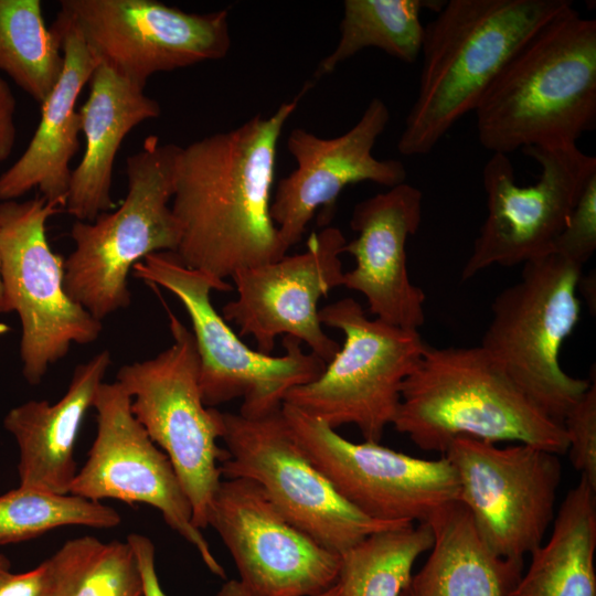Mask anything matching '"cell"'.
Returning <instances> with one entry per match:
<instances>
[{
  "instance_id": "obj_36",
  "label": "cell",
  "mask_w": 596,
  "mask_h": 596,
  "mask_svg": "<svg viewBox=\"0 0 596 596\" xmlns=\"http://www.w3.org/2000/svg\"><path fill=\"white\" fill-rule=\"evenodd\" d=\"M215 596H249L246 589L243 587V585L240 583L238 579H228L226 581ZM318 596H339V588L336 584L327 592L318 595Z\"/></svg>"
},
{
  "instance_id": "obj_27",
  "label": "cell",
  "mask_w": 596,
  "mask_h": 596,
  "mask_svg": "<svg viewBox=\"0 0 596 596\" xmlns=\"http://www.w3.org/2000/svg\"><path fill=\"white\" fill-rule=\"evenodd\" d=\"M428 522L375 532L340 554L339 596H400L415 561L429 551Z\"/></svg>"
},
{
  "instance_id": "obj_23",
  "label": "cell",
  "mask_w": 596,
  "mask_h": 596,
  "mask_svg": "<svg viewBox=\"0 0 596 596\" xmlns=\"http://www.w3.org/2000/svg\"><path fill=\"white\" fill-rule=\"evenodd\" d=\"M88 83V98L78 110L85 151L72 170L64 205L83 222L114 209L113 170L123 140L136 126L161 114L156 99L103 64H97Z\"/></svg>"
},
{
  "instance_id": "obj_14",
  "label": "cell",
  "mask_w": 596,
  "mask_h": 596,
  "mask_svg": "<svg viewBox=\"0 0 596 596\" xmlns=\"http://www.w3.org/2000/svg\"><path fill=\"white\" fill-rule=\"evenodd\" d=\"M444 456L455 468L458 501L481 541L496 556L523 564L543 543L555 517L558 455L526 444L498 447L459 437Z\"/></svg>"
},
{
  "instance_id": "obj_19",
  "label": "cell",
  "mask_w": 596,
  "mask_h": 596,
  "mask_svg": "<svg viewBox=\"0 0 596 596\" xmlns=\"http://www.w3.org/2000/svg\"><path fill=\"white\" fill-rule=\"evenodd\" d=\"M390 117L387 105L375 97L355 125L340 136L322 138L304 128L290 131L287 149L297 167L279 180L270 204L272 220L287 251L300 242L319 207L327 226L348 185L369 181L392 188L406 182L402 161L373 155Z\"/></svg>"
},
{
  "instance_id": "obj_1",
  "label": "cell",
  "mask_w": 596,
  "mask_h": 596,
  "mask_svg": "<svg viewBox=\"0 0 596 596\" xmlns=\"http://www.w3.org/2000/svg\"><path fill=\"white\" fill-rule=\"evenodd\" d=\"M305 85L272 115L181 147L171 210L184 265L225 281L287 254L270 216L278 139L308 92Z\"/></svg>"
},
{
  "instance_id": "obj_18",
  "label": "cell",
  "mask_w": 596,
  "mask_h": 596,
  "mask_svg": "<svg viewBox=\"0 0 596 596\" xmlns=\"http://www.w3.org/2000/svg\"><path fill=\"white\" fill-rule=\"evenodd\" d=\"M345 243L340 228L327 225L310 235L304 252L236 272L231 279L237 297L222 308V317L238 328V337L254 338L264 354H272L283 334L328 363L340 344L324 333L318 304L342 286Z\"/></svg>"
},
{
  "instance_id": "obj_10",
  "label": "cell",
  "mask_w": 596,
  "mask_h": 596,
  "mask_svg": "<svg viewBox=\"0 0 596 596\" xmlns=\"http://www.w3.org/2000/svg\"><path fill=\"white\" fill-rule=\"evenodd\" d=\"M61 206L35 196L0 202L2 281L9 312L21 324L20 359L26 382L38 385L73 343L97 340L103 326L64 288V259L46 237Z\"/></svg>"
},
{
  "instance_id": "obj_21",
  "label": "cell",
  "mask_w": 596,
  "mask_h": 596,
  "mask_svg": "<svg viewBox=\"0 0 596 596\" xmlns=\"http://www.w3.org/2000/svg\"><path fill=\"white\" fill-rule=\"evenodd\" d=\"M52 29L61 40L63 71L41 105V119L26 149L0 175V202L17 200L32 189L61 207L66 202L71 161L79 149L81 116L75 105L98 63L62 9Z\"/></svg>"
},
{
  "instance_id": "obj_3",
  "label": "cell",
  "mask_w": 596,
  "mask_h": 596,
  "mask_svg": "<svg viewBox=\"0 0 596 596\" xmlns=\"http://www.w3.org/2000/svg\"><path fill=\"white\" fill-rule=\"evenodd\" d=\"M480 145L509 155L577 145L596 127V21L573 4L514 54L475 109Z\"/></svg>"
},
{
  "instance_id": "obj_25",
  "label": "cell",
  "mask_w": 596,
  "mask_h": 596,
  "mask_svg": "<svg viewBox=\"0 0 596 596\" xmlns=\"http://www.w3.org/2000/svg\"><path fill=\"white\" fill-rule=\"evenodd\" d=\"M596 489L581 476L508 596H596Z\"/></svg>"
},
{
  "instance_id": "obj_12",
  "label": "cell",
  "mask_w": 596,
  "mask_h": 596,
  "mask_svg": "<svg viewBox=\"0 0 596 596\" xmlns=\"http://www.w3.org/2000/svg\"><path fill=\"white\" fill-rule=\"evenodd\" d=\"M286 426L339 494L368 518L423 523L458 501L455 468L443 456L423 459L379 443H352L324 422L284 403Z\"/></svg>"
},
{
  "instance_id": "obj_17",
  "label": "cell",
  "mask_w": 596,
  "mask_h": 596,
  "mask_svg": "<svg viewBox=\"0 0 596 596\" xmlns=\"http://www.w3.org/2000/svg\"><path fill=\"white\" fill-rule=\"evenodd\" d=\"M207 526L225 544L249 596H318L337 584L340 554L289 522L253 481L221 480Z\"/></svg>"
},
{
  "instance_id": "obj_20",
  "label": "cell",
  "mask_w": 596,
  "mask_h": 596,
  "mask_svg": "<svg viewBox=\"0 0 596 596\" xmlns=\"http://www.w3.org/2000/svg\"><path fill=\"white\" fill-rule=\"evenodd\" d=\"M422 204L421 190L407 182L362 200L350 220L356 237L344 246L355 266L344 272L342 286L363 295L375 318L411 330L425 322L426 296L409 278L406 253Z\"/></svg>"
},
{
  "instance_id": "obj_32",
  "label": "cell",
  "mask_w": 596,
  "mask_h": 596,
  "mask_svg": "<svg viewBox=\"0 0 596 596\" xmlns=\"http://www.w3.org/2000/svg\"><path fill=\"white\" fill-rule=\"evenodd\" d=\"M573 467L596 489V383L593 377L586 393L563 421Z\"/></svg>"
},
{
  "instance_id": "obj_5",
  "label": "cell",
  "mask_w": 596,
  "mask_h": 596,
  "mask_svg": "<svg viewBox=\"0 0 596 596\" xmlns=\"http://www.w3.org/2000/svg\"><path fill=\"white\" fill-rule=\"evenodd\" d=\"M181 147L148 136L126 159L127 193L92 222L75 221L74 249L64 259L68 296L102 321L129 307L128 275L146 256L177 252L181 231L170 201Z\"/></svg>"
},
{
  "instance_id": "obj_22",
  "label": "cell",
  "mask_w": 596,
  "mask_h": 596,
  "mask_svg": "<svg viewBox=\"0 0 596 596\" xmlns=\"http://www.w3.org/2000/svg\"><path fill=\"white\" fill-rule=\"evenodd\" d=\"M110 364V353L104 350L74 369L67 391L57 402L31 400L7 413L3 427L19 450V486L70 493L77 472L78 432Z\"/></svg>"
},
{
  "instance_id": "obj_6",
  "label": "cell",
  "mask_w": 596,
  "mask_h": 596,
  "mask_svg": "<svg viewBox=\"0 0 596 596\" xmlns=\"http://www.w3.org/2000/svg\"><path fill=\"white\" fill-rule=\"evenodd\" d=\"M135 277L160 286L182 304L192 324L199 355V383L209 407L242 398L240 413L258 418L278 412L287 393L317 380L326 362L305 352L301 342L285 336L284 354L275 356L242 341L212 301L211 291H231L226 281L183 264L174 252H157L132 268Z\"/></svg>"
},
{
  "instance_id": "obj_35",
  "label": "cell",
  "mask_w": 596,
  "mask_h": 596,
  "mask_svg": "<svg viewBox=\"0 0 596 596\" xmlns=\"http://www.w3.org/2000/svg\"><path fill=\"white\" fill-rule=\"evenodd\" d=\"M15 98L8 83L0 77V162L7 160L15 143Z\"/></svg>"
},
{
  "instance_id": "obj_38",
  "label": "cell",
  "mask_w": 596,
  "mask_h": 596,
  "mask_svg": "<svg viewBox=\"0 0 596 596\" xmlns=\"http://www.w3.org/2000/svg\"><path fill=\"white\" fill-rule=\"evenodd\" d=\"M11 563L9 558L0 552V576L10 572Z\"/></svg>"
},
{
  "instance_id": "obj_4",
  "label": "cell",
  "mask_w": 596,
  "mask_h": 596,
  "mask_svg": "<svg viewBox=\"0 0 596 596\" xmlns=\"http://www.w3.org/2000/svg\"><path fill=\"white\" fill-rule=\"evenodd\" d=\"M416 446L445 454L459 437L518 441L563 455V425L542 412L480 345H427L402 386L392 423Z\"/></svg>"
},
{
  "instance_id": "obj_8",
  "label": "cell",
  "mask_w": 596,
  "mask_h": 596,
  "mask_svg": "<svg viewBox=\"0 0 596 596\" xmlns=\"http://www.w3.org/2000/svg\"><path fill=\"white\" fill-rule=\"evenodd\" d=\"M319 319L343 333V344L317 380L290 390L284 403L334 429L353 424L366 441L379 443L427 344L418 330L369 318L351 297L319 309Z\"/></svg>"
},
{
  "instance_id": "obj_26",
  "label": "cell",
  "mask_w": 596,
  "mask_h": 596,
  "mask_svg": "<svg viewBox=\"0 0 596 596\" xmlns=\"http://www.w3.org/2000/svg\"><path fill=\"white\" fill-rule=\"evenodd\" d=\"M424 0H345L340 38L334 50L323 57L313 74L321 78L368 47H376L405 63L421 55L424 25L421 12L429 7L437 12L443 2Z\"/></svg>"
},
{
  "instance_id": "obj_28",
  "label": "cell",
  "mask_w": 596,
  "mask_h": 596,
  "mask_svg": "<svg viewBox=\"0 0 596 596\" xmlns=\"http://www.w3.org/2000/svg\"><path fill=\"white\" fill-rule=\"evenodd\" d=\"M64 66L61 40L39 0H0V71L42 105Z\"/></svg>"
},
{
  "instance_id": "obj_33",
  "label": "cell",
  "mask_w": 596,
  "mask_h": 596,
  "mask_svg": "<svg viewBox=\"0 0 596 596\" xmlns=\"http://www.w3.org/2000/svg\"><path fill=\"white\" fill-rule=\"evenodd\" d=\"M0 596H53L49 561L24 573L1 575Z\"/></svg>"
},
{
  "instance_id": "obj_13",
  "label": "cell",
  "mask_w": 596,
  "mask_h": 596,
  "mask_svg": "<svg viewBox=\"0 0 596 596\" xmlns=\"http://www.w3.org/2000/svg\"><path fill=\"white\" fill-rule=\"evenodd\" d=\"M541 167L531 185H519L509 156L492 153L482 171L487 216L461 272L468 280L493 266H515L549 255L589 175L596 158L577 145L529 147Z\"/></svg>"
},
{
  "instance_id": "obj_24",
  "label": "cell",
  "mask_w": 596,
  "mask_h": 596,
  "mask_svg": "<svg viewBox=\"0 0 596 596\" xmlns=\"http://www.w3.org/2000/svg\"><path fill=\"white\" fill-rule=\"evenodd\" d=\"M427 522L433 546L400 596H508L523 564L491 553L461 502L445 505Z\"/></svg>"
},
{
  "instance_id": "obj_29",
  "label": "cell",
  "mask_w": 596,
  "mask_h": 596,
  "mask_svg": "<svg viewBox=\"0 0 596 596\" xmlns=\"http://www.w3.org/2000/svg\"><path fill=\"white\" fill-rule=\"evenodd\" d=\"M47 561L53 596H145L138 561L127 541L78 536Z\"/></svg>"
},
{
  "instance_id": "obj_31",
  "label": "cell",
  "mask_w": 596,
  "mask_h": 596,
  "mask_svg": "<svg viewBox=\"0 0 596 596\" xmlns=\"http://www.w3.org/2000/svg\"><path fill=\"white\" fill-rule=\"evenodd\" d=\"M596 249V172L587 179L552 253L583 268Z\"/></svg>"
},
{
  "instance_id": "obj_15",
  "label": "cell",
  "mask_w": 596,
  "mask_h": 596,
  "mask_svg": "<svg viewBox=\"0 0 596 596\" xmlns=\"http://www.w3.org/2000/svg\"><path fill=\"white\" fill-rule=\"evenodd\" d=\"M92 55L145 89L149 77L225 57L230 13L185 12L156 0H62Z\"/></svg>"
},
{
  "instance_id": "obj_7",
  "label": "cell",
  "mask_w": 596,
  "mask_h": 596,
  "mask_svg": "<svg viewBox=\"0 0 596 596\" xmlns=\"http://www.w3.org/2000/svg\"><path fill=\"white\" fill-rule=\"evenodd\" d=\"M582 269L555 253L523 264L520 279L491 304L480 344L561 425L592 383L567 374L560 363L562 344L579 319L576 290Z\"/></svg>"
},
{
  "instance_id": "obj_2",
  "label": "cell",
  "mask_w": 596,
  "mask_h": 596,
  "mask_svg": "<svg viewBox=\"0 0 596 596\" xmlns=\"http://www.w3.org/2000/svg\"><path fill=\"white\" fill-rule=\"evenodd\" d=\"M568 0H449L424 25L417 96L397 141L428 155L482 97L522 45Z\"/></svg>"
},
{
  "instance_id": "obj_37",
  "label": "cell",
  "mask_w": 596,
  "mask_h": 596,
  "mask_svg": "<svg viewBox=\"0 0 596 596\" xmlns=\"http://www.w3.org/2000/svg\"><path fill=\"white\" fill-rule=\"evenodd\" d=\"M2 259H1V253H0V313H8L9 308L6 300L4 295V287L2 281Z\"/></svg>"
},
{
  "instance_id": "obj_16",
  "label": "cell",
  "mask_w": 596,
  "mask_h": 596,
  "mask_svg": "<svg viewBox=\"0 0 596 596\" xmlns=\"http://www.w3.org/2000/svg\"><path fill=\"white\" fill-rule=\"evenodd\" d=\"M93 408L96 437L70 493L98 502L115 499L155 508L195 549L207 570L225 578L224 568L192 521L190 502L172 464L134 416L129 394L118 382H103Z\"/></svg>"
},
{
  "instance_id": "obj_11",
  "label": "cell",
  "mask_w": 596,
  "mask_h": 596,
  "mask_svg": "<svg viewBox=\"0 0 596 596\" xmlns=\"http://www.w3.org/2000/svg\"><path fill=\"white\" fill-rule=\"evenodd\" d=\"M220 472L262 488L279 512L321 545L343 553L366 536L409 523L368 518L334 489L290 435L280 409L248 418L223 413Z\"/></svg>"
},
{
  "instance_id": "obj_9",
  "label": "cell",
  "mask_w": 596,
  "mask_h": 596,
  "mask_svg": "<svg viewBox=\"0 0 596 596\" xmlns=\"http://www.w3.org/2000/svg\"><path fill=\"white\" fill-rule=\"evenodd\" d=\"M171 344L153 358L123 365L118 382L131 397V412L168 456L192 510L207 528V513L221 482L223 413L204 404L199 355L192 332L169 309Z\"/></svg>"
},
{
  "instance_id": "obj_34",
  "label": "cell",
  "mask_w": 596,
  "mask_h": 596,
  "mask_svg": "<svg viewBox=\"0 0 596 596\" xmlns=\"http://www.w3.org/2000/svg\"><path fill=\"white\" fill-rule=\"evenodd\" d=\"M126 541L131 545L138 561L143 584V595L167 596L158 578L156 549L152 541L139 533L129 534Z\"/></svg>"
},
{
  "instance_id": "obj_30",
  "label": "cell",
  "mask_w": 596,
  "mask_h": 596,
  "mask_svg": "<svg viewBox=\"0 0 596 596\" xmlns=\"http://www.w3.org/2000/svg\"><path fill=\"white\" fill-rule=\"evenodd\" d=\"M120 522L114 508L71 493L19 486L0 494V544L28 541L62 526L110 529Z\"/></svg>"
}]
</instances>
